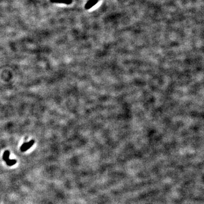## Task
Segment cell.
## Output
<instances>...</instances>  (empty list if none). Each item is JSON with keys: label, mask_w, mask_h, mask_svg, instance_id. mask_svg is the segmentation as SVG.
Segmentation results:
<instances>
[{"label": "cell", "mask_w": 204, "mask_h": 204, "mask_svg": "<svg viewBox=\"0 0 204 204\" xmlns=\"http://www.w3.org/2000/svg\"><path fill=\"white\" fill-rule=\"evenodd\" d=\"M34 140H31L29 142H26L23 144V145L21 147V150L23 152L27 151V150H29L30 147H31L33 146V145L34 144Z\"/></svg>", "instance_id": "cell-1"}, {"label": "cell", "mask_w": 204, "mask_h": 204, "mask_svg": "<svg viewBox=\"0 0 204 204\" xmlns=\"http://www.w3.org/2000/svg\"><path fill=\"white\" fill-rule=\"evenodd\" d=\"M98 0H89L85 5V9H89L98 2Z\"/></svg>", "instance_id": "cell-2"}, {"label": "cell", "mask_w": 204, "mask_h": 204, "mask_svg": "<svg viewBox=\"0 0 204 204\" xmlns=\"http://www.w3.org/2000/svg\"><path fill=\"white\" fill-rule=\"evenodd\" d=\"M52 3H60L70 5L72 2V0H50Z\"/></svg>", "instance_id": "cell-3"}, {"label": "cell", "mask_w": 204, "mask_h": 204, "mask_svg": "<svg viewBox=\"0 0 204 204\" xmlns=\"http://www.w3.org/2000/svg\"><path fill=\"white\" fill-rule=\"evenodd\" d=\"M6 163V164L9 166H14L16 163V160H10L8 159V160L5 161Z\"/></svg>", "instance_id": "cell-4"}, {"label": "cell", "mask_w": 204, "mask_h": 204, "mask_svg": "<svg viewBox=\"0 0 204 204\" xmlns=\"http://www.w3.org/2000/svg\"><path fill=\"white\" fill-rule=\"evenodd\" d=\"M9 157H10V151L8 150H6L3 154V160L6 161L8 159H9Z\"/></svg>", "instance_id": "cell-5"}]
</instances>
